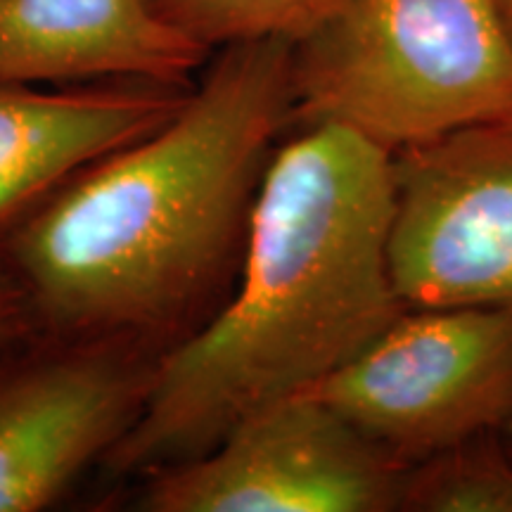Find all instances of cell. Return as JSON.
<instances>
[{
	"instance_id": "6da1fadb",
	"label": "cell",
	"mask_w": 512,
	"mask_h": 512,
	"mask_svg": "<svg viewBox=\"0 0 512 512\" xmlns=\"http://www.w3.org/2000/svg\"><path fill=\"white\" fill-rule=\"evenodd\" d=\"M285 38L223 46L174 117L88 164L0 238L36 335L166 354L233 290L292 124Z\"/></svg>"
},
{
	"instance_id": "7a4b0ae2",
	"label": "cell",
	"mask_w": 512,
	"mask_h": 512,
	"mask_svg": "<svg viewBox=\"0 0 512 512\" xmlns=\"http://www.w3.org/2000/svg\"><path fill=\"white\" fill-rule=\"evenodd\" d=\"M392 155L337 124L280 140L226 302L159 356L143 411L102 465L147 475L330 377L408 309L389 271Z\"/></svg>"
},
{
	"instance_id": "3957f363",
	"label": "cell",
	"mask_w": 512,
	"mask_h": 512,
	"mask_svg": "<svg viewBox=\"0 0 512 512\" xmlns=\"http://www.w3.org/2000/svg\"><path fill=\"white\" fill-rule=\"evenodd\" d=\"M512 119L496 0H347L292 50V124H337L389 155Z\"/></svg>"
},
{
	"instance_id": "277c9868",
	"label": "cell",
	"mask_w": 512,
	"mask_h": 512,
	"mask_svg": "<svg viewBox=\"0 0 512 512\" xmlns=\"http://www.w3.org/2000/svg\"><path fill=\"white\" fill-rule=\"evenodd\" d=\"M306 392L408 470L510 420L512 306H411Z\"/></svg>"
},
{
	"instance_id": "5b68a950",
	"label": "cell",
	"mask_w": 512,
	"mask_h": 512,
	"mask_svg": "<svg viewBox=\"0 0 512 512\" xmlns=\"http://www.w3.org/2000/svg\"><path fill=\"white\" fill-rule=\"evenodd\" d=\"M406 467L309 392L261 408L200 456L147 472L145 512H387Z\"/></svg>"
},
{
	"instance_id": "8992f818",
	"label": "cell",
	"mask_w": 512,
	"mask_h": 512,
	"mask_svg": "<svg viewBox=\"0 0 512 512\" xmlns=\"http://www.w3.org/2000/svg\"><path fill=\"white\" fill-rule=\"evenodd\" d=\"M159 356L48 335L0 349V512L46 510L102 463L143 411Z\"/></svg>"
},
{
	"instance_id": "52a82bcc",
	"label": "cell",
	"mask_w": 512,
	"mask_h": 512,
	"mask_svg": "<svg viewBox=\"0 0 512 512\" xmlns=\"http://www.w3.org/2000/svg\"><path fill=\"white\" fill-rule=\"evenodd\" d=\"M389 271L411 306H512V119L392 155Z\"/></svg>"
},
{
	"instance_id": "ba28073f",
	"label": "cell",
	"mask_w": 512,
	"mask_h": 512,
	"mask_svg": "<svg viewBox=\"0 0 512 512\" xmlns=\"http://www.w3.org/2000/svg\"><path fill=\"white\" fill-rule=\"evenodd\" d=\"M190 88L147 81L93 88L0 83V238L88 164L164 126Z\"/></svg>"
},
{
	"instance_id": "9c48e42d",
	"label": "cell",
	"mask_w": 512,
	"mask_h": 512,
	"mask_svg": "<svg viewBox=\"0 0 512 512\" xmlns=\"http://www.w3.org/2000/svg\"><path fill=\"white\" fill-rule=\"evenodd\" d=\"M207 55L152 0H0V83L192 86Z\"/></svg>"
},
{
	"instance_id": "30bf717a",
	"label": "cell",
	"mask_w": 512,
	"mask_h": 512,
	"mask_svg": "<svg viewBox=\"0 0 512 512\" xmlns=\"http://www.w3.org/2000/svg\"><path fill=\"white\" fill-rule=\"evenodd\" d=\"M418 512H512V460L482 434L408 467L401 508Z\"/></svg>"
},
{
	"instance_id": "8fae6325",
	"label": "cell",
	"mask_w": 512,
	"mask_h": 512,
	"mask_svg": "<svg viewBox=\"0 0 512 512\" xmlns=\"http://www.w3.org/2000/svg\"><path fill=\"white\" fill-rule=\"evenodd\" d=\"M192 41L211 50L242 41H302L347 0H152Z\"/></svg>"
},
{
	"instance_id": "7c38bea8",
	"label": "cell",
	"mask_w": 512,
	"mask_h": 512,
	"mask_svg": "<svg viewBox=\"0 0 512 512\" xmlns=\"http://www.w3.org/2000/svg\"><path fill=\"white\" fill-rule=\"evenodd\" d=\"M34 332L27 302H24L22 292L12 278L8 266L0 259V349L10 347V344L27 339Z\"/></svg>"
},
{
	"instance_id": "4fadbf2b",
	"label": "cell",
	"mask_w": 512,
	"mask_h": 512,
	"mask_svg": "<svg viewBox=\"0 0 512 512\" xmlns=\"http://www.w3.org/2000/svg\"><path fill=\"white\" fill-rule=\"evenodd\" d=\"M496 5H498V10H501L505 24H508V29L512 34V0H496Z\"/></svg>"
},
{
	"instance_id": "5bb4252c",
	"label": "cell",
	"mask_w": 512,
	"mask_h": 512,
	"mask_svg": "<svg viewBox=\"0 0 512 512\" xmlns=\"http://www.w3.org/2000/svg\"><path fill=\"white\" fill-rule=\"evenodd\" d=\"M503 430H505V432H508V434H510V439H512V415H510V420H508V422H505V427H503Z\"/></svg>"
}]
</instances>
